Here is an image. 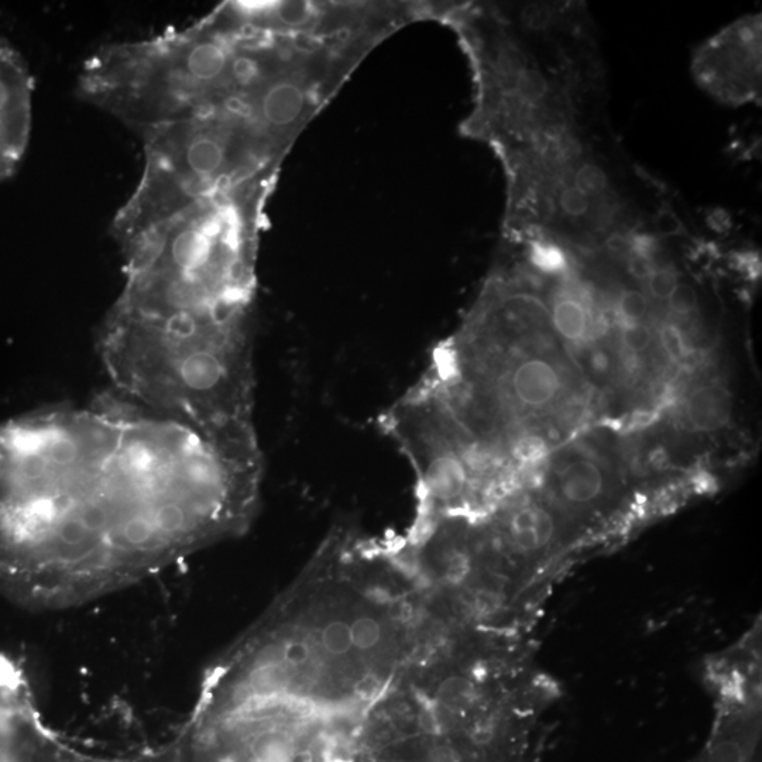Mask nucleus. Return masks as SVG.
I'll use <instances>...</instances> for the list:
<instances>
[{
    "label": "nucleus",
    "instance_id": "obj_1",
    "mask_svg": "<svg viewBox=\"0 0 762 762\" xmlns=\"http://www.w3.org/2000/svg\"><path fill=\"white\" fill-rule=\"evenodd\" d=\"M263 455L112 389L0 425V592L64 610L252 527Z\"/></svg>",
    "mask_w": 762,
    "mask_h": 762
},
{
    "label": "nucleus",
    "instance_id": "obj_2",
    "mask_svg": "<svg viewBox=\"0 0 762 762\" xmlns=\"http://www.w3.org/2000/svg\"><path fill=\"white\" fill-rule=\"evenodd\" d=\"M434 627L393 538L332 531L216 659L184 762H350L363 726Z\"/></svg>",
    "mask_w": 762,
    "mask_h": 762
},
{
    "label": "nucleus",
    "instance_id": "obj_3",
    "mask_svg": "<svg viewBox=\"0 0 762 762\" xmlns=\"http://www.w3.org/2000/svg\"><path fill=\"white\" fill-rule=\"evenodd\" d=\"M276 187L267 181L205 199L119 245L125 284L109 311L170 341L254 318Z\"/></svg>",
    "mask_w": 762,
    "mask_h": 762
},
{
    "label": "nucleus",
    "instance_id": "obj_4",
    "mask_svg": "<svg viewBox=\"0 0 762 762\" xmlns=\"http://www.w3.org/2000/svg\"><path fill=\"white\" fill-rule=\"evenodd\" d=\"M243 43L223 2L180 29L99 47L82 64L77 95L143 139L221 108L242 80Z\"/></svg>",
    "mask_w": 762,
    "mask_h": 762
},
{
    "label": "nucleus",
    "instance_id": "obj_5",
    "mask_svg": "<svg viewBox=\"0 0 762 762\" xmlns=\"http://www.w3.org/2000/svg\"><path fill=\"white\" fill-rule=\"evenodd\" d=\"M143 171L113 216L119 245L197 202L278 183L290 151L246 116L214 109L143 137Z\"/></svg>",
    "mask_w": 762,
    "mask_h": 762
},
{
    "label": "nucleus",
    "instance_id": "obj_6",
    "mask_svg": "<svg viewBox=\"0 0 762 762\" xmlns=\"http://www.w3.org/2000/svg\"><path fill=\"white\" fill-rule=\"evenodd\" d=\"M379 424L413 469L417 516L476 513L506 490V466L463 428L425 374Z\"/></svg>",
    "mask_w": 762,
    "mask_h": 762
},
{
    "label": "nucleus",
    "instance_id": "obj_7",
    "mask_svg": "<svg viewBox=\"0 0 762 762\" xmlns=\"http://www.w3.org/2000/svg\"><path fill=\"white\" fill-rule=\"evenodd\" d=\"M619 470L599 451L582 444L556 451L542 472L547 500L562 513L588 514L609 503L617 493Z\"/></svg>",
    "mask_w": 762,
    "mask_h": 762
},
{
    "label": "nucleus",
    "instance_id": "obj_8",
    "mask_svg": "<svg viewBox=\"0 0 762 762\" xmlns=\"http://www.w3.org/2000/svg\"><path fill=\"white\" fill-rule=\"evenodd\" d=\"M733 403L719 381L706 380L686 394L682 415L688 427L702 434L720 431L730 422Z\"/></svg>",
    "mask_w": 762,
    "mask_h": 762
},
{
    "label": "nucleus",
    "instance_id": "obj_9",
    "mask_svg": "<svg viewBox=\"0 0 762 762\" xmlns=\"http://www.w3.org/2000/svg\"><path fill=\"white\" fill-rule=\"evenodd\" d=\"M549 321L554 335H558L571 346L588 345L595 329L593 312L590 311L588 301L572 291L555 295L549 310Z\"/></svg>",
    "mask_w": 762,
    "mask_h": 762
},
{
    "label": "nucleus",
    "instance_id": "obj_10",
    "mask_svg": "<svg viewBox=\"0 0 762 762\" xmlns=\"http://www.w3.org/2000/svg\"><path fill=\"white\" fill-rule=\"evenodd\" d=\"M528 266L545 276H561L568 270V257L561 246L532 240L527 247Z\"/></svg>",
    "mask_w": 762,
    "mask_h": 762
},
{
    "label": "nucleus",
    "instance_id": "obj_11",
    "mask_svg": "<svg viewBox=\"0 0 762 762\" xmlns=\"http://www.w3.org/2000/svg\"><path fill=\"white\" fill-rule=\"evenodd\" d=\"M620 346L627 355L641 358L655 346V331L647 322L621 324Z\"/></svg>",
    "mask_w": 762,
    "mask_h": 762
},
{
    "label": "nucleus",
    "instance_id": "obj_12",
    "mask_svg": "<svg viewBox=\"0 0 762 762\" xmlns=\"http://www.w3.org/2000/svg\"><path fill=\"white\" fill-rule=\"evenodd\" d=\"M573 185L590 197L596 198L609 190V174L599 164L586 161L576 166Z\"/></svg>",
    "mask_w": 762,
    "mask_h": 762
},
{
    "label": "nucleus",
    "instance_id": "obj_13",
    "mask_svg": "<svg viewBox=\"0 0 762 762\" xmlns=\"http://www.w3.org/2000/svg\"><path fill=\"white\" fill-rule=\"evenodd\" d=\"M650 301L647 295L638 290H626L616 302V314L621 324H640L647 318Z\"/></svg>",
    "mask_w": 762,
    "mask_h": 762
},
{
    "label": "nucleus",
    "instance_id": "obj_14",
    "mask_svg": "<svg viewBox=\"0 0 762 762\" xmlns=\"http://www.w3.org/2000/svg\"><path fill=\"white\" fill-rule=\"evenodd\" d=\"M556 207L568 219H582L592 209V197L573 184L565 185L556 194Z\"/></svg>",
    "mask_w": 762,
    "mask_h": 762
},
{
    "label": "nucleus",
    "instance_id": "obj_15",
    "mask_svg": "<svg viewBox=\"0 0 762 762\" xmlns=\"http://www.w3.org/2000/svg\"><path fill=\"white\" fill-rule=\"evenodd\" d=\"M668 311L675 318L686 319L698 310L699 297L696 288L689 283H678L669 295Z\"/></svg>",
    "mask_w": 762,
    "mask_h": 762
},
{
    "label": "nucleus",
    "instance_id": "obj_16",
    "mask_svg": "<svg viewBox=\"0 0 762 762\" xmlns=\"http://www.w3.org/2000/svg\"><path fill=\"white\" fill-rule=\"evenodd\" d=\"M659 343L664 349L667 358L676 363L685 362L689 359V345L686 343L685 334L675 324H665L659 331Z\"/></svg>",
    "mask_w": 762,
    "mask_h": 762
},
{
    "label": "nucleus",
    "instance_id": "obj_17",
    "mask_svg": "<svg viewBox=\"0 0 762 762\" xmlns=\"http://www.w3.org/2000/svg\"><path fill=\"white\" fill-rule=\"evenodd\" d=\"M645 283H647L648 294L654 300L667 301L676 284L679 283L678 273L671 267H657Z\"/></svg>",
    "mask_w": 762,
    "mask_h": 762
},
{
    "label": "nucleus",
    "instance_id": "obj_18",
    "mask_svg": "<svg viewBox=\"0 0 762 762\" xmlns=\"http://www.w3.org/2000/svg\"><path fill=\"white\" fill-rule=\"evenodd\" d=\"M521 24L530 32H544L554 23V9L545 5H528L520 13Z\"/></svg>",
    "mask_w": 762,
    "mask_h": 762
},
{
    "label": "nucleus",
    "instance_id": "obj_19",
    "mask_svg": "<svg viewBox=\"0 0 762 762\" xmlns=\"http://www.w3.org/2000/svg\"><path fill=\"white\" fill-rule=\"evenodd\" d=\"M17 678V669L5 659H0V724L15 692Z\"/></svg>",
    "mask_w": 762,
    "mask_h": 762
},
{
    "label": "nucleus",
    "instance_id": "obj_20",
    "mask_svg": "<svg viewBox=\"0 0 762 762\" xmlns=\"http://www.w3.org/2000/svg\"><path fill=\"white\" fill-rule=\"evenodd\" d=\"M627 269L634 280L647 281L648 277L657 269V266H655L654 260L650 259V257L630 254L628 256Z\"/></svg>",
    "mask_w": 762,
    "mask_h": 762
},
{
    "label": "nucleus",
    "instance_id": "obj_21",
    "mask_svg": "<svg viewBox=\"0 0 762 762\" xmlns=\"http://www.w3.org/2000/svg\"><path fill=\"white\" fill-rule=\"evenodd\" d=\"M655 228L659 235L674 236L682 231V222L672 209H659L655 216Z\"/></svg>",
    "mask_w": 762,
    "mask_h": 762
}]
</instances>
